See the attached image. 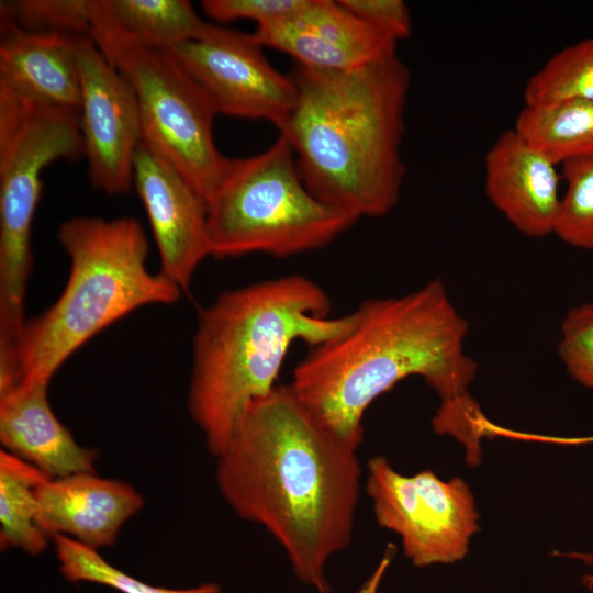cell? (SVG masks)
Masks as SVG:
<instances>
[{"instance_id":"cell-24","label":"cell","mask_w":593,"mask_h":593,"mask_svg":"<svg viewBox=\"0 0 593 593\" xmlns=\"http://www.w3.org/2000/svg\"><path fill=\"white\" fill-rule=\"evenodd\" d=\"M0 14L11 18L29 31L88 35L91 0L1 1Z\"/></svg>"},{"instance_id":"cell-3","label":"cell","mask_w":593,"mask_h":593,"mask_svg":"<svg viewBox=\"0 0 593 593\" xmlns=\"http://www.w3.org/2000/svg\"><path fill=\"white\" fill-rule=\"evenodd\" d=\"M296 101L283 134L306 188L354 215L391 212L405 175L401 158L411 75L396 54L350 70L296 64Z\"/></svg>"},{"instance_id":"cell-6","label":"cell","mask_w":593,"mask_h":593,"mask_svg":"<svg viewBox=\"0 0 593 593\" xmlns=\"http://www.w3.org/2000/svg\"><path fill=\"white\" fill-rule=\"evenodd\" d=\"M211 256L289 257L323 248L358 219L316 198L304 184L288 138L265 152L231 158L206 200Z\"/></svg>"},{"instance_id":"cell-30","label":"cell","mask_w":593,"mask_h":593,"mask_svg":"<svg viewBox=\"0 0 593 593\" xmlns=\"http://www.w3.org/2000/svg\"><path fill=\"white\" fill-rule=\"evenodd\" d=\"M584 581L586 582L588 586L593 588V574L585 577Z\"/></svg>"},{"instance_id":"cell-26","label":"cell","mask_w":593,"mask_h":593,"mask_svg":"<svg viewBox=\"0 0 593 593\" xmlns=\"http://www.w3.org/2000/svg\"><path fill=\"white\" fill-rule=\"evenodd\" d=\"M307 0H204L201 7L212 20L226 23L238 19L257 26L280 20L301 9Z\"/></svg>"},{"instance_id":"cell-12","label":"cell","mask_w":593,"mask_h":593,"mask_svg":"<svg viewBox=\"0 0 593 593\" xmlns=\"http://www.w3.org/2000/svg\"><path fill=\"white\" fill-rule=\"evenodd\" d=\"M133 184L158 248V272L187 292L194 271L211 256L205 201L143 138L134 158Z\"/></svg>"},{"instance_id":"cell-8","label":"cell","mask_w":593,"mask_h":593,"mask_svg":"<svg viewBox=\"0 0 593 593\" xmlns=\"http://www.w3.org/2000/svg\"><path fill=\"white\" fill-rule=\"evenodd\" d=\"M83 155L80 111L44 104L0 83V320H24L41 175Z\"/></svg>"},{"instance_id":"cell-2","label":"cell","mask_w":593,"mask_h":593,"mask_svg":"<svg viewBox=\"0 0 593 593\" xmlns=\"http://www.w3.org/2000/svg\"><path fill=\"white\" fill-rule=\"evenodd\" d=\"M216 458L230 507L275 538L302 583L331 593L326 563L353 537L357 450L323 429L289 384H278L244 410Z\"/></svg>"},{"instance_id":"cell-9","label":"cell","mask_w":593,"mask_h":593,"mask_svg":"<svg viewBox=\"0 0 593 593\" xmlns=\"http://www.w3.org/2000/svg\"><path fill=\"white\" fill-rule=\"evenodd\" d=\"M366 491L378 524L399 535L416 567L454 563L467 555L479 513L462 479L445 481L429 470L404 475L378 456L368 462Z\"/></svg>"},{"instance_id":"cell-25","label":"cell","mask_w":593,"mask_h":593,"mask_svg":"<svg viewBox=\"0 0 593 593\" xmlns=\"http://www.w3.org/2000/svg\"><path fill=\"white\" fill-rule=\"evenodd\" d=\"M558 354L568 373L593 390V302L573 306L566 314Z\"/></svg>"},{"instance_id":"cell-13","label":"cell","mask_w":593,"mask_h":593,"mask_svg":"<svg viewBox=\"0 0 593 593\" xmlns=\"http://www.w3.org/2000/svg\"><path fill=\"white\" fill-rule=\"evenodd\" d=\"M264 47L288 54L296 64L350 70L396 54V43L346 9L339 0H307L298 11L256 26Z\"/></svg>"},{"instance_id":"cell-21","label":"cell","mask_w":593,"mask_h":593,"mask_svg":"<svg viewBox=\"0 0 593 593\" xmlns=\"http://www.w3.org/2000/svg\"><path fill=\"white\" fill-rule=\"evenodd\" d=\"M564 100L593 101V37L556 53L528 79L524 89L525 105Z\"/></svg>"},{"instance_id":"cell-18","label":"cell","mask_w":593,"mask_h":593,"mask_svg":"<svg viewBox=\"0 0 593 593\" xmlns=\"http://www.w3.org/2000/svg\"><path fill=\"white\" fill-rule=\"evenodd\" d=\"M91 12L131 36L168 49L200 37L209 25L186 0H91Z\"/></svg>"},{"instance_id":"cell-20","label":"cell","mask_w":593,"mask_h":593,"mask_svg":"<svg viewBox=\"0 0 593 593\" xmlns=\"http://www.w3.org/2000/svg\"><path fill=\"white\" fill-rule=\"evenodd\" d=\"M514 130L557 165L593 155V101L525 105Z\"/></svg>"},{"instance_id":"cell-16","label":"cell","mask_w":593,"mask_h":593,"mask_svg":"<svg viewBox=\"0 0 593 593\" xmlns=\"http://www.w3.org/2000/svg\"><path fill=\"white\" fill-rule=\"evenodd\" d=\"M46 383H21L0 395L3 450L51 479L94 473L98 452L80 446L54 414Z\"/></svg>"},{"instance_id":"cell-10","label":"cell","mask_w":593,"mask_h":593,"mask_svg":"<svg viewBox=\"0 0 593 593\" xmlns=\"http://www.w3.org/2000/svg\"><path fill=\"white\" fill-rule=\"evenodd\" d=\"M253 36L209 23L204 33L170 49L201 87L216 114L265 120L282 131L296 101L291 75L276 69Z\"/></svg>"},{"instance_id":"cell-14","label":"cell","mask_w":593,"mask_h":593,"mask_svg":"<svg viewBox=\"0 0 593 593\" xmlns=\"http://www.w3.org/2000/svg\"><path fill=\"white\" fill-rule=\"evenodd\" d=\"M555 164L514 128L502 133L485 155V193L523 235L553 234L561 197Z\"/></svg>"},{"instance_id":"cell-4","label":"cell","mask_w":593,"mask_h":593,"mask_svg":"<svg viewBox=\"0 0 593 593\" xmlns=\"http://www.w3.org/2000/svg\"><path fill=\"white\" fill-rule=\"evenodd\" d=\"M327 293L290 275L225 291L202 309L193 339L189 413L215 457L244 410L278 384L290 347L344 334L354 311L331 317Z\"/></svg>"},{"instance_id":"cell-27","label":"cell","mask_w":593,"mask_h":593,"mask_svg":"<svg viewBox=\"0 0 593 593\" xmlns=\"http://www.w3.org/2000/svg\"><path fill=\"white\" fill-rule=\"evenodd\" d=\"M351 13L395 42L412 33V18L402 0H339Z\"/></svg>"},{"instance_id":"cell-29","label":"cell","mask_w":593,"mask_h":593,"mask_svg":"<svg viewBox=\"0 0 593 593\" xmlns=\"http://www.w3.org/2000/svg\"><path fill=\"white\" fill-rule=\"evenodd\" d=\"M555 443L578 445V444L593 443V437L555 438Z\"/></svg>"},{"instance_id":"cell-11","label":"cell","mask_w":593,"mask_h":593,"mask_svg":"<svg viewBox=\"0 0 593 593\" xmlns=\"http://www.w3.org/2000/svg\"><path fill=\"white\" fill-rule=\"evenodd\" d=\"M80 131L92 187L108 195L133 184L134 158L143 138L134 92L88 35L76 40Z\"/></svg>"},{"instance_id":"cell-5","label":"cell","mask_w":593,"mask_h":593,"mask_svg":"<svg viewBox=\"0 0 593 593\" xmlns=\"http://www.w3.org/2000/svg\"><path fill=\"white\" fill-rule=\"evenodd\" d=\"M57 237L70 261L68 280L57 301L22 331L14 355L16 385L48 384L96 334L138 307L172 304L182 294L147 268L148 240L134 217L74 216Z\"/></svg>"},{"instance_id":"cell-28","label":"cell","mask_w":593,"mask_h":593,"mask_svg":"<svg viewBox=\"0 0 593 593\" xmlns=\"http://www.w3.org/2000/svg\"><path fill=\"white\" fill-rule=\"evenodd\" d=\"M394 555L395 546L388 545L376 569L355 593H378L382 579L390 567Z\"/></svg>"},{"instance_id":"cell-17","label":"cell","mask_w":593,"mask_h":593,"mask_svg":"<svg viewBox=\"0 0 593 593\" xmlns=\"http://www.w3.org/2000/svg\"><path fill=\"white\" fill-rule=\"evenodd\" d=\"M0 83L47 105L80 111L78 35L36 32L0 14Z\"/></svg>"},{"instance_id":"cell-19","label":"cell","mask_w":593,"mask_h":593,"mask_svg":"<svg viewBox=\"0 0 593 593\" xmlns=\"http://www.w3.org/2000/svg\"><path fill=\"white\" fill-rule=\"evenodd\" d=\"M49 477L33 465L0 451V546L40 555L49 536L40 522L38 486Z\"/></svg>"},{"instance_id":"cell-23","label":"cell","mask_w":593,"mask_h":593,"mask_svg":"<svg viewBox=\"0 0 593 593\" xmlns=\"http://www.w3.org/2000/svg\"><path fill=\"white\" fill-rule=\"evenodd\" d=\"M562 165L567 188L561 197L555 226L566 244L593 249V155L573 158Z\"/></svg>"},{"instance_id":"cell-7","label":"cell","mask_w":593,"mask_h":593,"mask_svg":"<svg viewBox=\"0 0 593 593\" xmlns=\"http://www.w3.org/2000/svg\"><path fill=\"white\" fill-rule=\"evenodd\" d=\"M88 36L131 86L143 139L158 150L204 199L230 166L213 138L216 112L174 53L91 16Z\"/></svg>"},{"instance_id":"cell-15","label":"cell","mask_w":593,"mask_h":593,"mask_svg":"<svg viewBox=\"0 0 593 593\" xmlns=\"http://www.w3.org/2000/svg\"><path fill=\"white\" fill-rule=\"evenodd\" d=\"M37 501L49 537L65 535L97 550L115 544L123 524L144 504L128 483L96 473L48 478L37 489Z\"/></svg>"},{"instance_id":"cell-1","label":"cell","mask_w":593,"mask_h":593,"mask_svg":"<svg viewBox=\"0 0 593 593\" xmlns=\"http://www.w3.org/2000/svg\"><path fill=\"white\" fill-rule=\"evenodd\" d=\"M468 323L440 279L406 294L367 300L342 335L311 347L289 384L337 441L358 450L368 407L417 376L438 394L433 426L467 449L480 441L484 415L468 393L478 366L465 353Z\"/></svg>"},{"instance_id":"cell-22","label":"cell","mask_w":593,"mask_h":593,"mask_svg":"<svg viewBox=\"0 0 593 593\" xmlns=\"http://www.w3.org/2000/svg\"><path fill=\"white\" fill-rule=\"evenodd\" d=\"M56 557L64 578L72 582H93L123 593H219L215 583H204L192 589L171 590L153 586L126 574L103 559L97 549L68 536L53 537Z\"/></svg>"}]
</instances>
